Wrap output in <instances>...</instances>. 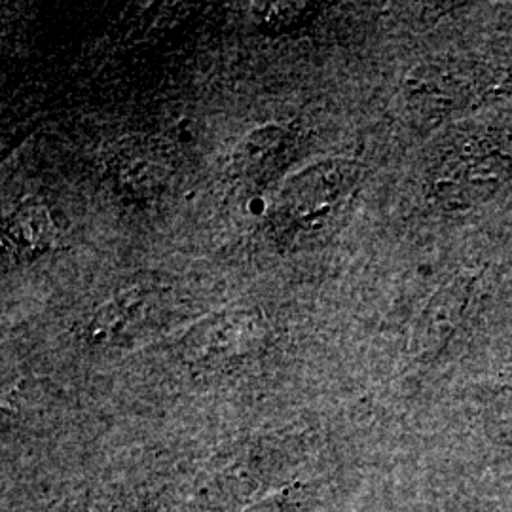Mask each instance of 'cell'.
<instances>
[{
	"label": "cell",
	"instance_id": "obj_1",
	"mask_svg": "<svg viewBox=\"0 0 512 512\" xmlns=\"http://www.w3.org/2000/svg\"><path fill=\"white\" fill-rule=\"evenodd\" d=\"M355 171L349 162L327 160L287 179L268 213L275 241L281 247H298L325 234L348 203Z\"/></svg>",
	"mask_w": 512,
	"mask_h": 512
},
{
	"label": "cell",
	"instance_id": "obj_2",
	"mask_svg": "<svg viewBox=\"0 0 512 512\" xmlns=\"http://www.w3.org/2000/svg\"><path fill=\"white\" fill-rule=\"evenodd\" d=\"M296 150L293 133L281 126H262L249 133L234 154V175L251 186L270 183L291 162Z\"/></svg>",
	"mask_w": 512,
	"mask_h": 512
},
{
	"label": "cell",
	"instance_id": "obj_3",
	"mask_svg": "<svg viewBox=\"0 0 512 512\" xmlns=\"http://www.w3.org/2000/svg\"><path fill=\"white\" fill-rule=\"evenodd\" d=\"M57 228L46 205L23 202L4 222V247L18 260H35L54 249Z\"/></svg>",
	"mask_w": 512,
	"mask_h": 512
},
{
	"label": "cell",
	"instance_id": "obj_4",
	"mask_svg": "<svg viewBox=\"0 0 512 512\" xmlns=\"http://www.w3.org/2000/svg\"><path fill=\"white\" fill-rule=\"evenodd\" d=\"M160 156L154 154L148 145H128L116 156L114 175L116 183L131 192L141 194L160 183L162 165Z\"/></svg>",
	"mask_w": 512,
	"mask_h": 512
},
{
	"label": "cell",
	"instance_id": "obj_5",
	"mask_svg": "<svg viewBox=\"0 0 512 512\" xmlns=\"http://www.w3.org/2000/svg\"><path fill=\"white\" fill-rule=\"evenodd\" d=\"M311 8L302 2H268L256 6V21L268 33H289L310 18Z\"/></svg>",
	"mask_w": 512,
	"mask_h": 512
}]
</instances>
